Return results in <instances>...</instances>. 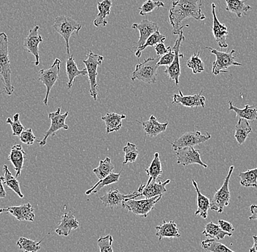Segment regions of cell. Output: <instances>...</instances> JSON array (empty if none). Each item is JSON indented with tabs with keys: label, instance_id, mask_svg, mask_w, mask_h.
Returning <instances> with one entry per match:
<instances>
[{
	"label": "cell",
	"instance_id": "obj_1",
	"mask_svg": "<svg viewBox=\"0 0 257 252\" xmlns=\"http://www.w3.org/2000/svg\"><path fill=\"white\" fill-rule=\"evenodd\" d=\"M202 0H176L173 1L169 13L170 24L173 27V34L178 35L184 27L189 25L181 26L183 21L186 19H195L197 21L206 19L202 11Z\"/></svg>",
	"mask_w": 257,
	"mask_h": 252
},
{
	"label": "cell",
	"instance_id": "obj_2",
	"mask_svg": "<svg viewBox=\"0 0 257 252\" xmlns=\"http://www.w3.org/2000/svg\"><path fill=\"white\" fill-rule=\"evenodd\" d=\"M0 75L3 76L5 93L11 96L14 93V87L12 84V72L8 54V36L5 32L0 33Z\"/></svg>",
	"mask_w": 257,
	"mask_h": 252
},
{
	"label": "cell",
	"instance_id": "obj_3",
	"mask_svg": "<svg viewBox=\"0 0 257 252\" xmlns=\"http://www.w3.org/2000/svg\"><path fill=\"white\" fill-rule=\"evenodd\" d=\"M160 56L157 58H149L146 59L143 63L137 64L136 70L133 72L132 80H138L148 84H154L157 82V70L159 66L157 65L160 61Z\"/></svg>",
	"mask_w": 257,
	"mask_h": 252
},
{
	"label": "cell",
	"instance_id": "obj_4",
	"mask_svg": "<svg viewBox=\"0 0 257 252\" xmlns=\"http://www.w3.org/2000/svg\"><path fill=\"white\" fill-rule=\"evenodd\" d=\"M53 27L54 30L64 38L66 48H67V55L70 56L69 41H70V37L74 32H76L77 34H78L81 30L82 26L70 16H60L56 18Z\"/></svg>",
	"mask_w": 257,
	"mask_h": 252
},
{
	"label": "cell",
	"instance_id": "obj_5",
	"mask_svg": "<svg viewBox=\"0 0 257 252\" xmlns=\"http://www.w3.org/2000/svg\"><path fill=\"white\" fill-rule=\"evenodd\" d=\"M234 169V166H231L224 184L221 186V188L217 189L213 198L210 200V209L212 211H216L219 213H223L224 208L229 205L231 198L230 191L229 188V180Z\"/></svg>",
	"mask_w": 257,
	"mask_h": 252
},
{
	"label": "cell",
	"instance_id": "obj_6",
	"mask_svg": "<svg viewBox=\"0 0 257 252\" xmlns=\"http://www.w3.org/2000/svg\"><path fill=\"white\" fill-rule=\"evenodd\" d=\"M104 61V57L102 56L96 55L92 51H90L88 54V59L83 60V64L86 67L88 72V80L90 83V95L94 99V101L97 99V90L99 86L97 84V68L99 66L102 64Z\"/></svg>",
	"mask_w": 257,
	"mask_h": 252
},
{
	"label": "cell",
	"instance_id": "obj_7",
	"mask_svg": "<svg viewBox=\"0 0 257 252\" xmlns=\"http://www.w3.org/2000/svg\"><path fill=\"white\" fill-rule=\"evenodd\" d=\"M162 195H158L152 198H146L143 200L130 199L125 200L122 203L123 208H126L128 211L137 216H141L146 218L149 213L154 209L156 204L162 199Z\"/></svg>",
	"mask_w": 257,
	"mask_h": 252
},
{
	"label": "cell",
	"instance_id": "obj_8",
	"mask_svg": "<svg viewBox=\"0 0 257 252\" xmlns=\"http://www.w3.org/2000/svg\"><path fill=\"white\" fill-rule=\"evenodd\" d=\"M205 48L216 56V60L213 62V68H212V73L214 75H218L221 73H227L226 70L232 66H238V67L242 66V64L235 61V56H234L235 50H232L230 52H222L212 48Z\"/></svg>",
	"mask_w": 257,
	"mask_h": 252
},
{
	"label": "cell",
	"instance_id": "obj_9",
	"mask_svg": "<svg viewBox=\"0 0 257 252\" xmlns=\"http://www.w3.org/2000/svg\"><path fill=\"white\" fill-rule=\"evenodd\" d=\"M61 61L56 59L54 64L48 70H40L39 71V80L46 87V95L43 103L48 105V96L56 82L59 79V74L60 71Z\"/></svg>",
	"mask_w": 257,
	"mask_h": 252
},
{
	"label": "cell",
	"instance_id": "obj_10",
	"mask_svg": "<svg viewBox=\"0 0 257 252\" xmlns=\"http://www.w3.org/2000/svg\"><path fill=\"white\" fill-rule=\"evenodd\" d=\"M210 138H211V135L208 132L205 134H202L200 131H192V132H187L182 135L174 142L171 143V144L173 150L176 152L177 150L185 147H194V146L207 142Z\"/></svg>",
	"mask_w": 257,
	"mask_h": 252
},
{
	"label": "cell",
	"instance_id": "obj_11",
	"mask_svg": "<svg viewBox=\"0 0 257 252\" xmlns=\"http://www.w3.org/2000/svg\"><path fill=\"white\" fill-rule=\"evenodd\" d=\"M68 115V112H66L64 114L61 113V108H58L56 112H51L49 114L48 116H49L50 120L51 121V127L45 134L44 138L41 141H40V146L46 145L48 138L51 136H55L56 133L59 130L69 129V126L65 123L66 118H67Z\"/></svg>",
	"mask_w": 257,
	"mask_h": 252
},
{
	"label": "cell",
	"instance_id": "obj_12",
	"mask_svg": "<svg viewBox=\"0 0 257 252\" xmlns=\"http://www.w3.org/2000/svg\"><path fill=\"white\" fill-rule=\"evenodd\" d=\"M184 32L181 31L178 35V38L175 43L173 51H175V59L173 60L171 65L167 67L165 73L168 75L170 79L173 80L176 83V86L179 85V78L181 75V65H180V59L184 58V54H180V48H181V43L185 40Z\"/></svg>",
	"mask_w": 257,
	"mask_h": 252
},
{
	"label": "cell",
	"instance_id": "obj_13",
	"mask_svg": "<svg viewBox=\"0 0 257 252\" xmlns=\"http://www.w3.org/2000/svg\"><path fill=\"white\" fill-rule=\"evenodd\" d=\"M138 197H141V193L138 191L125 195L120 193L118 189L112 188L106 192L103 196L99 197V199L104 206L112 208L122 205L125 200L136 199Z\"/></svg>",
	"mask_w": 257,
	"mask_h": 252
},
{
	"label": "cell",
	"instance_id": "obj_14",
	"mask_svg": "<svg viewBox=\"0 0 257 252\" xmlns=\"http://www.w3.org/2000/svg\"><path fill=\"white\" fill-rule=\"evenodd\" d=\"M177 163L184 166L192 164H199L204 168H208V165L203 163L201 160L200 151L193 147H185L177 150Z\"/></svg>",
	"mask_w": 257,
	"mask_h": 252
},
{
	"label": "cell",
	"instance_id": "obj_15",
	"mask_svg": "<svg viewBox=\"0 0 257 252\" xmlns=\"http://www.w3.org/2000/svg\"><path fill=\"white\" fill-rule=\"evenodd\" d=\"M40 27L36 26L30 30L28 36L24 39V47L30 54L35 56V66L40 64L39 45L43 41V38L39 34Z\"/></svg>",
	"mask_w": 257,
	"mask_h": 252
},
{
	"label": "cell",
	"instance_id": "obj_16",
	"mask_svg": "<svg viewBox=\"0 0 257 252\" xmlns=\"http://www.w3.org/2000/svg\"><path fill=\"white\" fill-rule=\"evenodd\" d=\"M0 213L12 215L19 221H33L35 219L34 208L30 203H26L18 206L5 207L0 208Z\"/></svg>",
	"mask_w": 257,
	"mask_h": 252
},
{
	"label": "cell",
	"instance_id": "obj_17",
	"mask_svg": "<svg viewBox=\"0 0 257 252\" xmlns=\"http://www.w3.org/2000/svg\"><path fill=\"white\" fill-rule=\"evenodd\" d=\"M216 6L214 3H212V14H213V36L215 40L218 43V46L221 48H228V44L226 43V38L228 35V29L224 24H221L218 21L216 14Z\"/></svg>",
	"mask_w": 257,
	"mask_h": 252
},
{
	"label": "cell",
	"instance_id": "obj_18",
	"mask_svg": "<svg viewBox=\"0 0 257 252\" xmlns=\"http://www.w3.org/2000/svg\"><path fill=\"white\" fill-rule=\"evenodd\" d=\"M132 28L133 30H138L140 32V38L137 42L138 48L144 46L146 40L149 39L151 35L155 33L156 32L160 31L158 24L150 22L148 19L143 20L140 24H133Z\"/></svg>",
	"mask_w": 257,
	"mask_h": 252
},
{
	"label": "cell",
	"instance_id": "obj_19",
	"mask_svg": "<svg viewBox=\"0 0 257 252\" xmlns=\"http://www.w3.org/2000/svg\"><path fill=\"white\" fill-rule=\"evenodd\" d=\"M202 90L200 94L192 95V96H184L182 91L180 90L179 94H174L173 96V104H181L186 107L195 108V107H205V96H202Z\"/></svg>",
	"mask_w": 257,
	"mask_h": 252
},
{
	"label": "cell",
	"instance_id": "obj_20",
	"mask_svg": "<svg viewBox=\"0 0 257 252\" xmlns=\"http://www.w3.org/2000/svg\"><path fill=\"white\" fill-rule=\"evenodd\" d=\"M80 227L79 221L75 218L72 211L64 213L61 222L55 229L56 233L62 236H68L73 229Z\"/></svg>",
	"mask_w": 257,
	"mask_h": 252
},
{
	"label": "cell",
	"instance_id": "obj_21",
	"mask_svg": "<svg viewBox=\"0 0 257 252\" xmlns=\"http://www.w3.org/2000/svg\"><path fill=\"white\" fill-rule=\"evenodd\" d=\"M170 182L168 179L164 182L152 180L149 184H142L138 189V192L141 193V196L144 195L146 198H152L158 195H162L167 192L166 185Z\"/></svg>",
	"mask_w": 257,
	"mask_h": 252
},
{
	"label": "cell",
	"instance_id": "obj_22",
	"mask_svg": "<svg viewBox=\"0 0 257 252\" xmlns=\"http://www.w3.org/2000/svg\"><path fill=\"white\" fill-rule=\"evenodd\" d=\"M27 153L24 152L23 147L21 144H15L11 147L8 160L11 162L14 167L16 174V177H19L24 168V160Z\"/></svg>",
	"mask_w": 257,
	"mask_h": 252
},
{
	"label": "cell",
	"instance_id": "obj_23",
	"mask_svg": "<svg viewBox=\"0 0 257 252\" xmlns=\"http://www.w3.org/2000/svg\"><path fill=\"white\" fill-rule=\"evenodd\" d=\"M156 231H157L156 235L159 237L160 240L164 237L178 238L181 236L179 229L178 228V225L173 220L170 221L164 220L162 224L156 227Z\"/></svg>",
	"mask_w": 257,
	"mask_h": 252
},
{
	"label": "cell",
	"instance_id": "obj_24",
	"mask_svg": "<svg viewBox=\"0 0 257 252\" xmlns=\"http://www.w3.org/2000/svg\"><path fill=\"white\" fill-rule=\"evenodd\" d=\"M138 123L142 124L146 134L152 138L165 132L168 126V123H160L154 115H152L148 121H138Z\"/></svg>",
	"mask_w": 257,
	"mask_h": 252
},
{
	"label": "cell",
	"instance_id": "obj_25",
	"mask_svg": "<svg viewBox=\"0 0 257 252\" xmlns=\"http://www.w3.org/2000/svg\"><path fill=\"white\" fill-rule=\"evenodd\" d=\"M192 184L197 192V210L195 211V216H200V217L206 219L208 216V211L210 208V200L208 197L205 196L199 189L197 183L193 179Z\"/></svg>",
	"mask_w": 257,
	"mask_h": 252
},
{
	"label": "cell",
	"instance_id": "obj_26",
	"mask_svg": "<svg viewBox=\"0 0 257 252\" xmlns=\"http://www.w3.org/2000/svg\"><path fill=\"white\" fill-rule=\"evenodd\" d=\"M126 118V115L114 112H108L104 116L102 117V120L105 123L107 134L119 131L122 127V120Z\"/></svg>",
	"mask_w": 257,
	"mask_h": 252
},
{
	"label": "cell",
	"instance_id": "obj_27",
	"mask_svg": "<svg viewBox=\"0 0 257 252\" xmlns=\"http://www.w3.org/2000/svg\"><path fill=\"white\" fill-rule=\"evenodd\" d=\"M66 72H67V77H68V83H67L68 89L72 88V83L75 78L78 76H86L88 75L86 69H84L81 71L78 70L73 56H70L66 62Z\"/></svg>",
	"mask_w": 257,
	"mask_h": 252
},
{
	"label": "cell",
	"instance_id": "obj_28",
	"mask_svg": "<svg viewBox=\"0 0 257 252\" xmlns=\"http://www.w3.org/2000/svg\"><path fill=\"white\" fill-rule=\"evenodd\" d=\"M112 0H103L102 2H98L97 9L99 11L97 17L94 21V25L96 27H104L107 25V22L106 18L110 15V9L112 7Z\"/></svg>",
	"mask_w": 257,
	"mask_h": 252
},
{
	"label": "cell",
	"instance_id": "obj_29",
	"mask_svg": "<svg viewBox=\"0 0 257 252\" xmlns=\"http://www.w3.org/2000/svg\"><path fill=\"white\" fill-rule=\"evenodd\" d=\"M225 1L226 4V11L235 14L237 18L247 16V13L252 10V8L242 0H225Z\"/></svg>",
	"mask_w": 257,
	"mask_h": 252
},
{
	"label": "cell",
	"instance_id": "obj_30",
	"mask_svg": "<svg viewBox=\"0 0 257 252\" xmlns=\"http://www.w3.org/2000/svg\"><path fill=\"white\" fill-rule=\"evenodd\" d=\"M252 132V128L248 121L244 118H239L238 122L235 126L234 138L239 145H242L246 141L248 135Z\"/></svg>",
	"mask_w": 257,
	"mask_h": 252
},
{
	"label": "cell",
	"instance_id": "obj_31",
	"mask_svg": "<svg viewBox=\"0 0 257 252\" xmlns=\"http://www.w3.org/2000/svg\"><path fill=\"white\" fill-rule=\"evenodd\" d=\"M229 111H234L236 116L239 118H244L250 121L257 120V108L254 106H250L248 104L245 106L243 109H239L233 105L232 101L229 102Z\"/></svg>",
	"mask_w": 257,
	"mask_h": 252
},
{
	"label": "cell",
	"instance_id": "obj_32",
	"mask_svg": "<svg viewBox=\"0 0 257 252\" xmlns=\"http://www.w3.org/2000/svg\"><path fill=\"white\" fill-rule=\"evenodd\" d=\"M202 234L208 238L217 240H222L226 236L231 237L232 235V233L225 232L218 224H215L213 221H210L205 226Z\"/></svg>",
	"mask_w": 257,
	"mask_h": 252
},
{
	"label": "cell",
	"instance_id": "obj_33",
	"mask_svg": "<svg viewBox=\"0 0 257 252\" xmlns=\"http://www.w3.org/2000/svg\"><path fill=\"white\" fill-rule=\"evenodd\" d=\"M145 171L149 177L146 184H149L152 180L157 181V179H158L162 174V162H161L160 154L158 152L154 154V158L153 159L152 163L145 170Z\"/></svg>",
	"mask_w": 257,
	"mask_h": 252
},
{
	"label": "cell",
	"instance_id": "obj_34",
	"mask_svg": "<svg viewBox=\"0 0 257 252\" xmlns=\"http://www.w3.org/2000/svg\"><path fill=\"white\" fill-rule=\"evenodd\" d=\"M3 168H4L5 173V176L3 177V184H6L7 187L14 191L19 195V197L23 198L24 195L22 190H21L20 184H19V181L17 180V178L13 176L7 165H5Z\"/></svg>",
	"mask_w": 257,
	"mask_h": 252
},
{
	"label": "cell",
	"instance_id": "obj_35",
	"mask_svg": "<svg viewBox=\"0 0 257 252\" xmlns=\"http://www.w3.org/2000/svg\"><path fill=\"white\" fill-rule=\"evenodd\" d=\"M120 173H121V171L118 173L112 172L107 177L104 178L103 179H101V180L96 182L95 185L93 186L91 189H88L85 194L86 195H89L91 193H96V192H99L101 189L103 188L105 186L118 182L119 181Z\"/></svg>",
	"mask_w": 257,
	"mask_h": 252
},
{
	"label": "cell",
	"instance_id": "obj_36",
	"mask_svg": "<svg viewBox=\"0 0 257 252\" xmlns=\"http://www.w3.org/2000/svg\"><path fill=\"white\" fill-rule=\"evenodd\" d=\"M114 168L115 166L112 164L111 160L107 157L104 160L99 161V166L93 170V173L99 180H101L110 175L113 171Z\"/></svg>",
	"mask_w": 257,
	"mask_h": 252
},
{
	"label": "cell",
	"instance_id": "obj_37",
	"mask_svg": "<svg viewBox=\"0 0 257 252\" xmlns=\"http://www.w3.org/2000/svg\"><path fill=\"white\" fill-rule=\"evenodd\" d=\"M165 40H166V37L165 35L161 34L160 31L156 32L155 33L153 34V35L149 37V39L146 40V43H145L144 46L136 48V56L139 59V58H141L143 51H144V49H146V48L149 47V46L150 47L156 46L159 43H164Z\"/></svg>",
	"mask_w": 257,
	"mask_h": 252
},
{
	"label": "cell",
	"instance_id": "obj_38",
	"mask_svg": "<svg viewBox=\"0 0 257 252\" xmlns=\"http://www.w3.org/2000/svg\"><path fill=\"white\" fill-rule=\"evenodd\" d=\"M201 246L208 252H235L228 248L223 243L216 241L215 239L208 238L201 242Z\"/></svg>",
	"mask_w": 257,
	"mask_h": 252
},
{
	"label": "cell",
	"instance_id": "obj_39",
	"mask_svg": "<svg viewBox=\"0 0 257 252\" xmlns=\"http://www.w3.org/2000/svg\"><path fill=\"white\" fill-rule=\"evenodd\" d=\"M239 177L240 178V184L242 187L257 188V168L240 173Z\"/></svg>",
	"mask_w": 257,
	"mask_h": 252
},
{
	"label": "cell",
	"instance_id": "obj_40",
	"mask_svg": "<svg viewBox=\"0 0 257 252\" xmlns=\"http://www.w3.org/2000/svg\"><path fill=\"white\" fill-rule=\"evenodd\" d=\"M40 241L32 240L31 239L27 238V237H21L18 240L16 245L19 247L24 252H37L40 249Z\"/></svg>",
	"mask_w": 257,
	"mask_h": 252
},
{
	"label": "cell",
	"instance_id": "obj_41",
	"mask_svg": "<svg viewBox=\"0 0 257 252\" xmlns=\"http://www.w3.org/2000/svg\"><path fill=\"white\" fill-rule=\"evenodd\" d=\"M187 67L192 70L194 75L201 73L205 70V65L200 57V51L191 56L190 59L188 60Z\"/></svg>",
	"mask_w": 257,
	"mask_h": 252
},
{
	"label": "cell",
	"instance_id": "obj_42",
	"mask_svg": "<svg viewBox=\"0 0 257 252\" xmlns=\"http://www.w3.org/2000/svg\"><path fill=\"white\" fill-rule=\"evenodd\" d=\"M123 150L125 153L123 165L127 164L128 163H135L139 155L136 144L128 142L126 147H123Z\"/></svg>",
	"mask_w": 257,
	"mask_h": 252
},
{
	"label": "cell",
	"instance_id": "obj_43",
	"mask_svg": "<svg viewBox=\"0 0 257 252\" xmlns=\"http://www.w3.org/2000/svg\"><path fill=\"white\" fill-rule=\"evenodd\" d=\"M163 2H154L153 0H147L143 4L142 7L139 8L140 15L146 16L151 14L154 10L160 9V8L165 7Z\"/></svg>",
	"mask_w": 257,
	"mask_h": 252
},
{
	"label": "cell",
	"instance_id": "obj_44",
	"mask_svg": "<svg viewBox=\"0 0 257 252\" xmlns=\"http://www.w3.org/2000/svg\"><path fill=\"white\" fill-rule=\"evenodd\" d=\"M19 118H20V115L19 113H16V115H14L13 120L11 118H8L7 120H6V123L11 125V128H12L13 135L16 136H20L22 133L25 130V128L21 123Z\"/></svg>",
	"mask_w": 257,
	"mask_h": 252
},
{
	"label": "cell",
	"instance_id": "obj_45",
	"mask_svg": "<svg viewBox=\"0 0 257 252\" xmlns=\"http://www.w3.org/2000/svg\"><path fill=\"white\" fill-rule=\"evenodd\" d=\"M112 243H113V237L111 235L99 237L97 240V244L100 252H113L112 247Z\"/></svg>",
	"mask_w": 257,
	"mask_h": 252
},
{
	"label": "cell",
	"instance_id": "obj_46",
	"mask_svg": "<svg viewBox=\"0 0 257 252\" xmlns=\"http://www.w3.org/2000/svg\"><path fill=\"white\" fill-rule=\"evenodd\" d=\"M20 140L27 145H32L34 144L36 140V136L34 135L32 128L24 130L20 135Z\"/></svg>",
	"mask_w": 257,
	"mask_h": 252
},
{
	"label": "cell",
	"instance_id": "obj_47",
	"mask_svg": "<svg viewBox=\"0 0 257 252\" xmlns=\"http://www.w3.org/2000/svg\"><path fill=\"white\" fill-rule=\"evenodd\" d=\"M175 51H173L172 48H170L169 50L168 54H165L163 56L160 58V61H159L158 63H157V65L159 67L160 66H166V67H169V66L171 65L172 63H173V60L175 59Z\"/></svg>",
	"mask_w": 257,
	"mask_h": 252
},
{
	"label": "cell",
	"instance_id": "obj_48",
	"mask_svg": "<svg viewBox=\"0 0 257 252\" xmlns=\"http://www.w3.org/2000/svg\"><path fill=\"white\" fill-rule=\"evenodd\" d=\"M218 225L220 226L223 230L226 232H229V233H232L234 231V226L232 224H231L229 221L223 220V219H219L218 220Z\"/></svg>",
	"mask_w": 257,
	"mask_h": 252
},
{
	"label": "cell",
	"instance_id": "obj_49",
	"mask_svg": "<svg viewBox=\"0 0 257 252\" xmlns=\"http://www.w3.org/2000/svg\"><path fill=\"white\" fill-rule=\"evenodd\" d=\"M154 47H155V51L157 56H161V57L168 54L169 50L171 48L170 46H169L168 48L165 47L164 43H159V44H157V46H154Z\"/></svg>",
	"mask_w": 257,
	"mask_h": 252
},
{
	"label": "cell",
	"instance_id": "obj_50",
	"mask_svg": "<svg viewBox=\"0 0 257 252\" xmlns=\"http://www.w3.org/2000/svg\"><path fill=\"white\" fill-rule=\"evenodd\" d=\"M250 211L251 215L248 217L249 220H257V205H250Z\"/></svg>",
	"mask_w": 257,
	"mask_h": 252
},
{
	"label": "cell",
	"instance_id": "obj_51",
	"mask_svg": "<svg viewBox=\"0 0 257 252\" xmlns=\"http://www.w3.org/2000/svg\"><path fill=\"white\" fill-rule=\"evenodd\" d=\"M3 177H0V198H6L7 193L3 186Z\"/></svg>",
	"mask_w": 257,
	"mask_h": 252
},
{
	"label": "cell",
	"instance_id": "obj_52",
	"mask_svg": "<svg viewBox=\"0 0 257 252\" xmlns=\"http://www.w3.org/2000/svg\"><path fill=\"white\" fill-rule=\"evenodd\" d=\"M253 244L249 250V252H257V236L253 235Z\"/></svg>",
	"mask_w": 257,
	"mask_h": 252
},
{
	"label": "cell",
	"instance_id": "obj_53",
	"mask_svg": "<svg viewBox=\"0 0 257 252\" xmlns=\"http://www.w3.org/2000/svg\"><path fill=\"white\" fill-rule=\"evenodd\" d=\"M4 92H5V91H2V92H0V94H3V93H4Z\"/></svg>",
	"mask_w": 257,
	"mask_h": 252
}]
</instances>
